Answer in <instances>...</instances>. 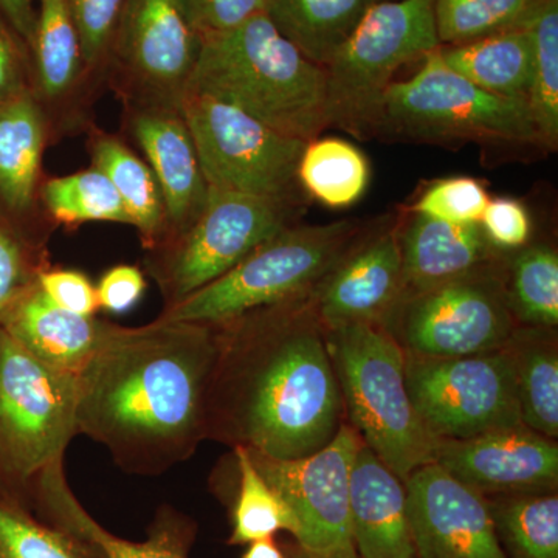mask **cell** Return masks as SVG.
<instances>
[{
  "mask_svg": "<svg viewBox=\"0 0 558 558\" xmlns=\"http://www.w3.org/2000/svg\"><path fill=\"white\" fill-rule=\"evenodd\" d=\"M215 326L205 440L274 459H299L328 446L344 409L314 293Z\"/></svg>",
  "mask_w": 558,
  "mask_h": 558,
  "instance_id": "obj_1",
  "label": "cell"
},
{
  "mask_svg": "<svg viewBox=\"0 0 558 558\" xmlns=\"http://www.w3.org/2000/svg\"><path fill=\"white\" fill-rule=\"evenodd\" d=\"M216 351L215 325L112 323L76 376V432L106 447L124 473L170 472L205 440V396Z\"/></svg>",
  "mask_w": 558,
  "mask_h": 558,
  "instance_id": "obj_2",
  "label": "cell"
},
{
  "mask_svg": "<svg viewBox=\"0 0 558 558\" xmlns=\"http://www.w3.org/2000/svg\"><path fill=\"white\" fill-rule=\"evenodd\" d=\"M186 95L227 102L303 142L329 128L325 69L304 57L266 14L202 38Z\"/></svg>",
  "mask_w": 558,
  "mask_h": 558,
  "instance_id": "obj_3",
  "label": "cell"
},
{
  "mask_svg": "<svg viewBox=\"0 0 558 558\" xmlns=\"http://www.w3.org/2000/svg\"><path fill=\"white\" fill-rule=\"evenodd\" d=\"M76 376L51 368L0 328V495L35 513L40 487L65 473L76 432Z\"/></svg>",
  "mask_w": 558,
  "mask_h": 558,
  "instance_id": "obj_4",
  "label": "cell"
},
{
  "mask_svg": "<svg viewBox=\"0 0 558 558\" xmlns=\"http://www.w3.org/2000/svg\"><path fill=\"white\" fill-rule=\"evenodd\" d=\"M349 425L400 480L435 462L438 439L411 402L405 351L384 325L326 330Z\"/></svg>",
  "mask_w": 558,
  "mask_h": 558,
  "instance_id": "obj_5",
  "label": "cell"
},
{
  "mask_svg": "<svg viewBox=\"0 0 558 558\" xmlns=\"http://www.w3.org/2000/svg\"><path fill=\"white\" fill-rule=\"evenodd\" d=\"M368 226L343 219L289 226L263 242L233 269L179 303L160 322L222 325L258 307L312 295Z\"/></svg>",
  "mask_w": 558,
  "mask_h": 558,
  "instance_id": "obj_6",
  "label": "cell"
},
{
  "mask_svg": "<svg viewBox=\"0 0 558 558\" xmlns=\"http://www.w3.org/2000/svg\"><path fill=\"white\" fill-rule=\"evenodd\" d=\"M376 137L539 148L526 102L481 89L450 69L438 50L422 60L416 75L389 86Z\"/></svg>",
  "mask_w": 558,
  "mask_h": 558,
  "instance_id": "obj_7",
  "label": "cell"
},
{
  "mask_svg": "<svg viewBox=\"0 0 558 558\" xmlns=\"http://www.w3.org/2000/svg\"><path fill=\"white\" fill-rule=\"evenodd\" d=\"M440 47L433 0H379L326 64L329 128L376 137L396 73Z\"/></svg>",
  "mask_w": 558,
  "mask_h": 558,
  "instance_id": "obj_8",
  "label": "cell"
},
{
  "mask_svg": "<svg viewBox=\"0 0 558 558\" xmlns=\"http://www.w3.org/2000/svg\"><path fill=\"white\" fill-rule=\"evenodd\" d=\"M300 209V205L209 186L196 222L148 250L146 270L159 286L165 307L233 269L263 242L293 226Z\"/></svg>",
  "mask_w": 558,
  "mask_h": 558,
  "instance_id": "obj_9",
  "label": "cell"
},
{
  "mask_svg": "<svg viewBox=\"0 0 558 558\" xmlns=\"http://www.w3.org/2000/svg\"><path fill=\"white\" fill-rule=\"evenodd\" d=\"M384 326L403 351L421 357L499 351L519 326L502 258L436 288L405 293Z\"/></svg>",
  "mask_w": 558,
  "mask_h": 558,
  "instance_id": "obj_10",
  "label": "cell"
},
{
  "mask_svg": "<svg viewBox=\"0 0 558 558\" xmlns=\"http://www.w3.org/2000/svg\"><path fill=\"white\" fill-rule=\"evenodd\" d=\"M182 116L208 186L303 207L299 163L307 142L204 95H186Z\"/></svg>",
  "mask_w": 558,
  "mask_h": 558,
  "instance_id": "obj_11",
  "label": "cell"
},
{
  "mask_svg": "<svg viewBox=\"0 0 558 558\" xmlns=\"http://www.w3.org/2000/svg\"><path fill=\"white\" fill-rule=\"evenodd\" d=\"M407 388L414 410L436 439H469L523 424L508 349L421 357L405 352Z\"/></svg>",
  "mask_w": 558,
  "mask_h": 558,
  "instance_id": "obj_12",
  "label": "cell"
},
{
  "mask_svg": "<svg viewBox=\"0 0 558 558\" xmlns=\"http://www.w3.org/2000/svg\"><path fill=\"white\" fill-rule=\"evenodd\" d=\"M201 47L179 0H124L108 64L135 106L182 110Z\"/></svg>",
  "mask_w": 558,
  "mask_h": 558,
  "instance_id": "obj_13",
  "label": "cell"
},
{
  "mask_svg": "<svg viewBox=\"0 0 558 558\" xmlns=\"http://www.w3.org/2000/svg\"><path fill=\"white\" fill-rule=\"evenodd\" d=\"M362 439L343 422L328 446L299 459H274L247 450L253 464L296 520L301 549L352 548L349 483Z\"/></svg>",
  "mask_w": 558,
  "mask_h": 558,
  "instance_id": "obj_14",
  "label": "cell"
},
{
  "mask_svg": "<svg viewBox=\"0 0 558 558\" xmlns=\"http://www.w3.org/2000/svg\"><path fill=\"white\" fill-rule=\"evenodd\" d=\"M403 484L417 558H508L486 495L436 462L414 470Z\"/></svg>",
  "mask_w": 558,
  "mask_h": 558,
  "instance_id": "obj_15",
  "label": "cell"
},
{
  "mask_svg": "<svg viewBox=\"0 0 558 558\" xmlns=\"http://www.w3.org/2000/svg\"><path fill=\"white\" fill-rule=\"evenodd\" d=\"M399 218L380 223L344 253L314 292L326 330L351 325H384L405 292Z\"/></svg>",
  "mask_w": 558,
  "mask_h": 558,
  "instance_id": "obj_16",
  "label": "cell"
},
{
  "mask_svg": "<svg viewBox=\"0 0 558 558\" xmlns=\"http://www.w3.org/2000/svg\"><path fill=\"white\" fill-rule=\"evenodd\" d=\"M435 462L480 494L556 492L558 447L526 427L494 429L469 439H438Z\"/></svg>",
  "mask_w": 558,
  "mask_h": 558,
  "instance_id": "obj_17",
  "label": "cell"
},
{
  "mask_svg": "<svg viewBox=\"0 0 558 558\" xmlns=\"http://www.w3.org/2000/svg\"><path fill=\"white\" fill-rule=\"evenodd\" d=\"M132 110V135L159 183L170 240L199 218L209 186L182 110L148 106H135Z\"/></svg>",
  "mask_w": 558,
  "mask_h": 558,
  "instance_id": "obj_18",
  "label": "cell"
},
{
  "mask_svg": "<svg viewBox=\"0 0 558 558\" xmlns=\"http://www.w3.org/2000/svg\"><path fill=\"white\" fill-rule=\"evenodd\" d=\"M349 521L360 558H417L405 484L363 442L349 483Z\"/></svg>",
  "mask_w": 558,
  "mask_h": 558,
  "instance_id": "obj_19",
  "label": "cell"
},
{
  "mask_svg": "<svg viewBox=\"0 0 558 558\" xmlns=\"http://www.w3.org/2000/svg\"><path fill=\"white\" fill-rule=\"evenodd\" d=\"M110 325L62 310L38 282L11 304L0 322V328L40 362L73 376H78L94 357Z\"/></svg>",
  "mask_w": 558,
  "mask_h": 558,
  "instance_id": "obj_20",
  "label": "cell"
},
{
  "mask_svg": "<svg viewBox=\"0 0 558 558\" xmlns=\"http://www.w3.org/2000/svg\"><path fill=\"white\" fill-rule=\"evenodd\" d=\"M399 220L403 295L436 288L501 258L480 223L457 226L409 209Z\"/></svg>",
  "mask_w": 558,
  "mask_h": 558,
  "instance_id": "obj_21",
  "label": "cell"
},
{
  "mask_svg": "<svg viewBox=\"0 0 558 558\" xmlns=\"http://www.w3.org/2000/svg\"><path fill=\"white\" fill-rule=\"evenodd\" d=\"M46 137V116L31 90L0 105V201L11 211L25 213L35 201Z\"/></svg>",
  "mask_w": 558,
  "mask_h": 558,
  "instance_id": "obj_22",
  "label": "cell"
},
{
  "mask_svg": "<svg viewBox=\"0 0 558 558\" xmlns=\"http://www.w3.org/2000/svg\"><path fill=\"white\" fill-rule=\"evenodd\" d=\"M438 51L450 69L481 89L527 101L534 58L527 24L461 46H442Z\"/></svg>",
  "mask_w": 558,
  "mask_h": 558,
  "instance_id": "obj_23",
  "label": "cell"
},
{
  "mask_svg": "<svg viewBox=\"0 0 558 558\" xmlns=\"http://www.w3.org/2000/svg\"><path fill=\"white\" fill-rule=\"evenodd\" d=\"M521 422L549 439L558 436V344L556 330L517 326L506 343Z\"/></svg>",
  "mask_w": 558,
  "mask_h": 558,
  "instance_id": "obj_24",
  "label": "cell"
},
{
  "mask_svg": "<svg viewBox=\"0 0 558 558\" xmlns=\"http://www.w3.org/2000/svg\"><path fill=\"white\" fill-rule=\"evenodd\" d=\"M94 167L105 172L143 247L153 250L168 236V216L156 175L145 160L112 135L97 134L90 143Z\"/></svg>",
  "mask_w": 558,
  "mask_h": 558,
  "instance_id": "obj_25",
  "label": "cell"
},
{
  "mask_svg": "<svg viewBox=\"0 0 558 558\" xmlns=\"http://www.w3.org/2000/svg\"><path fill=\"white\" fill-rule=\"evenodd\" d=\"M379 0H267L275 28L323 69Z\"/></svg>",
  "mask_w": 558,
  "mask_h": 558,
  "instance_id": "obj_26",
  "label": "cell"
},
{
  "mask_svg": "<svg viewBox=\"0 0 558 558\" xmlns=\"http://www.w3.org/2000/svg\"><path fill=\"white\" fill-rule=\"evenodd\" d=\"M28 51L43 98L61 100L75 89L86 70L69 0H38Z\"/></svg>",
  "mask_w": 558,
  "mask_h": 558,
  "instance_id": "obj_27",
  "label": "cell"
},
{
  "mask_svg": "<svg viewBox=\"0 0 558 558\" xmlns=\"http://www.w3.org/2000/svg\"><path fill=\"white\" fill-rule=\"evenodd\" d=\"M368 157L351 142L337 137L306 143L299 163V182L306 196L329 208H348L369 186Z\"/></svg>",
  "mask_w": 558,
  "mask_h": 558,
  "instance_id": "obj_28",
  "label": "cell"
},
{
  "mask_svg": "<svg viewBox=\"0 0 558 558\" xmlns=\"http://www.w3.org/2000/svg\"><path fill=\"white\" fill-rule=\"evenodd\" d=\"M487 501L506 557L558 558L556 492L506 494Z\"/></svg>",
  "mask_w": 558,
  "mask_h": 558,
  "instance_id": "obj_29",
  "label": "cell"
},
{
  "mask_svg": "<svg viewBox=\"0 0 558 558\" xmlns=\"http://www.w3.org/2000/svg\"><path fill=\"white\" fill-rule=\"evenodd\" d=\"M510 310L520 326L556 329L558 255L546 244L524 245L506 267Z\"/></svg>",
  "mask_w": 558,
  "mask_h": 558,
  "instance_id": "obj_30",
  "label": "cell"
},
{
  "mask_svg": "<svg viewBox=\"0 0 558 558\" xmlns=\"http://www.w3.org/2000/svg\"><path fill=\"white\" fill-rule=\"evenodd\" d=\"M527 27L534 58L526 105L539 149L553 153L558 148V0H543Z\"/></svg>",
  "mask_w": 558,
  "mask_h": 558,
  "instance_id": "obj_31",
  "label": "cell"
},
{
  "mask_svg": "<svg viewBox=\"0 0 558 558\" xmlns=\"http://www.w3.org/2000/svg\"><path fill=\"white\" fill-rule=\"evenodd\" d=\"M0 558H108L89 537L40 520L0 495Z\"/></svg>",
  "mask_w": 558,
  "mask_h": 558,
  "instance_id": "obj_32",
  "label": "cell"
},
{
  "mask_svg": "<svg viewBox=\"0 0 558 558\" xmlns=\"http://www.w3.org/2000/svg\"><path fill=\"white\" fill-rule=\"evenodd\" d=\"M543 0H433L440 47L461 46L523 27Z\"/></svg>",
  "mask_w": 558,
  "mask_h": 558,
  "instance_id": "obj_33",
  "label": "cell"
},
{
  "mask_svg": "<svg viewBox=\"0 0 558 558\" xmlns=\"http://www.w3.org/2000/svg\"><path fill=\"white\" fill-rule=\"evenodd\" d=\"M73 520V531L94 539L108 558H190L196 535L193 521L170 506L157 510L145 542H131L110 534L83 506Z\"/></svg>",
  "mask_w": 558,
  "mask_h": 558,
  "instance_id": "obj_34",
  "label": "cell"
},
{
  "mask_svg": "<svg viewBox=\"0 0 558 558\" xmlns=\"http://www.w3.org/2000/svg\"><path fill=\"white\" fill-rule=\"evenodd\" d=\"M43 201L50 218L64 226L116 222L131 226L119 193L105 172L90 168L44 183Z\"/></svg>",
  "mask_w": 558,
  "mask_h": 558,
  "instance_id": "obj_35",
  "label": "cell"
},
{
  "mask_svg": "<svg viewBox=\"0 0 558 558\" xmlns=\"http://www.w3.org/2000/svg\"><path fill=\"white\" fill-rule=\"evenodd\" d=\"M240 492L233 508V532L230 545H250L256 539L270 538L279 531H288L295 537L299 526L288 505L260 476L247 449L234 447Z\"/></svg>",
  "mask_w": 558,
  "mask_h": 558,
  "instance_id": "obj_36",
  "label": "cell"
},
{
  "mask_svg": "<svg viewBox=\"0 0 558 558\" xmlns=\"http://www.w3.org/2000/svg\"><path fill=\"white\" fill-rule=\"evenodd\" d=\"M488 201L486 186L478 179L458 175L429 183L409 211L457 226H475Z\"/></svg>",
  "mask_w": 558,
  "mask_h": 558,
  "instance_id": "obj_37",
  "label": "cell"
},
{
  "mask_svg": "<svg viewBox=\"0 0 558 558\" xmlns=\"http://www.w3.org/2000/svg\"><path fill=\"white\" fill-rule=\"evenodd\" d=\"M124 0H69L86 73L108 64Z\"/></svg>",
  "mask_w": 558,
  "mask_h": 558,
  "instance_id": "obj_38",
  "label": "cell"
},
{
  "mask_svg": "<svg viewBox=\"0 0 558 558\" xmlns=\"http://www.w3.org/2000/svg\"><path fill=\"white\" fill-rule=\"evenodd\" d=\"M46 269L49 263L43 248L0 226V322L11 304L35 286Z\"/></svg>",
  "mask_w": 558,
  "mask_h": 558,
  "instance_id": "obj_39",
  "label": "cell"
},
{
  "mask_svg": "<svg viewBox=\"0 0 558 558\" xmlns=\"http://www.w3.org/2000/svg\"><path fill=\"white\" fill-rule=\"evenodd\" d=\"M193 27L204 36L229 32L264 14L267 0H179Z\"/></svg>",
  "mask_w": 558,
  "mask_h": 558,
  "instance_id": "obj_40",
  "label": "cell"
},
{
  "mask_svg": "<svg viewBox=\"0 0 558 558\" xmlns=\"http://www.w3.org/2000/svg\"><path fill=\"white\" fill-rule=\"evenodd\" d=\"M480 226L488 242L498 250H519L531 240L532 222L527 208L512 197L488 201Z\"/></svg>",
  "mask_w": 558,
  "mask_h": 558,
  "instance_id": "obj_41",
  "label": "cell"
},
{
  "mask_svg": "<svg viewBox=\"0 0 558 558\" xmlns=\"http://www.w3.org/2000/svg\"><path fill=\"white\" fill-rule=\"evenodd\" d=\"M38 284L57 306L62 310L95 317L98 306L97 288L78 270L46 269L39 275Z\"/></svg>",
  "mask_w": 558,
  "mask_h": 558,
  "instance_id": "obj_42",
  "label": "cell"
},
{
  "mask_svg": "<svg viewBox=\"0 0 558 558\" xmlns=\"http://www.w3.org/2000/svg\"><path fill=\"white\" fill-rule=\"evenodd\" d=\"M145 289L146 279L143 271L138 267L121 264L106 271L98 282V306L112 314H123L142 300Z\"/></svg>",
  "mask_w": 558,
  "mask_h": 558,
  "instance_id": "obj_43",
  "label": "cell"
},
{
  "mask_svg": "<svg viewBox=\"0 0 558 558\" xmlns=\"http://www.w3.org/2000/svg\"><path fill=\"white\" fill-rule=\"evenodd\" d=\"M27 46L0 13V105L27 90L25 58Z\"/></svg>",
  "mask_w": 558,
  "mask_h": 558,
  "instance_id": "obj_44",
  "label": "cell"
},
{
  "mask_svg": "<svg viewBox=\"0 0 558 558\" xmlns=\"http://www.w3.org/2000/svg\"><path fill=\"white\" fill-rule=\"evenodd\" d=\"M0 13L28 49L35 28L36 0H0Z\"/></svg>",
  "mask_w": 558,
  "mask_h": 558,
  "instance_id": "obj_45",
  "label": "cell"
},
{
  "mask_svg": "<svg viewBox=\"0 0 558 558\" xmlns=\"http://www.w3.org/2000/svg\"><path fill=\"white\" fill-rule=\"evenodd\" d=\"M242 558H288L281 548L275 543L274 537L256 539L250 543Z\"/></svg>",
  "mask_w": 558,
  "mask_h": 558,
  "instance_id": "obj_46",
  "label": "cell"
},
{
  "mask_svg": "<svg viewBox=\"0 0 558 558\" xmlns=\"http://www.w3.org/2000/svg\"><path fill=\"white\" fill-rule=\"evenodd\" d=\"M293 558H360L357 550L354 546L352 548L330 550V553H311V550L301 549L296 550Z\"/></svg>",
  "mask_w": 558,
  "mask_h": 558,
  "instance_id": "obj_47",
  "label": "cell"
}]
</instances>
